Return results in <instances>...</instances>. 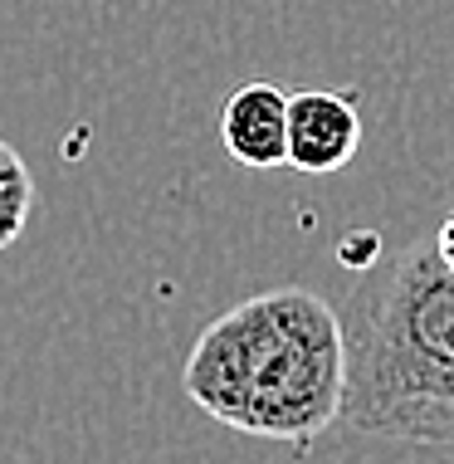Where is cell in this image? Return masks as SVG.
Here are the masks:
<instances>
[{
	"instance_id": "52a82bcc",
	"label": "cell",
	"mask_w": 454,
	"mask_h": 464,
	"mask_svg": "<svg viewBox=\"0 0 454 464\" xmlns=\"http://www.w3.org/2000/svg\"><path fill=\"white\" fill-rule=\"evenodd\" d=\"M435 259H440V265H445V274H449V279H454V210H449V216L445 220H440V230H435Z\"/></svg>"
},
{
	"instance_id": "8992f818",
	"label": "cell",
	"mask_w": 454,
	"mask_h": 464,
	"mask_svg": "<svg viewBox=\"0 0 454 464\" xmlns=\"http://www.w3.org/2000/svg\"><path fill=\"white\" fill-rule=\"evenodd\" d=\"M376 255H382V235H376V230H352L347 245L337 249V259H343L352 274H367L376 265Z\"/></svg>"
},
{
	"instance_id": "7a4b0ae2",
	"label": "cell",
	"mask_w": 454,
	"mask_h": 464,
	"mask_svg": "<svg viewBox=\"0 0 454 464\" xmlns=\"http://www.w3.org/2000/svg\"><path fill=\"white\" fill-rule=\"evenodd\" d=\"M343 323L298 284L225 308L186 357L181 386L210 420L259 440H313L343 406Z\"/></svg>"
},
{
	"instance_id": "5b68a950",
	"label": "cell",
	"mask_w": 454,
	"mask_h": 464,
	"mask_svg": "<svg viewBox=\"0 0 454 464\" xmlns=\"http://www.w3.org/2000/svg\"><path fill=\"white\" fill-rule=\"evenodd\" d=\"M34 210V177L24 167V157L0 137V249L20 240V230L30 225Z\"/></svg>"
},
{
	"instance_id": "3957f363",
	"label": "cell",
	"mask_w": 454,
	"mask_h": 464,
	"mask_svg": "<svg viewBox=\"0 0 454 464\" xmlns=\"http://www.w3.org/2000/svg\"><path fill=\"white\" fill-rule=\"evenodd\" d=\"M362 147V112L352 93L303 89L288 93V167L308 177L343 171Z\"/></svg>"
},
{
	"instance_id": "277c9868",
	"label": "cell",
	"mask_w": 454,
	"mask_h": 464,
	"mask_svg": "<svg viewBox=\"0 0 454 464\" xmlns=\"http://www.w3.org/2000/svg\"><path fill=\"white\" fill-rule=\"evenodd\" d=\"M220 142L239 167H288V93L274 79H249L225 98Z\"/></svg>"
},
{
	"instance_id": "6da1fadb",
	"label": "cell",
	"mask_w": 454,
	"mask_h": 464,
	"mask_svg": "<svg viewBox=\"0 0 454 464\" xmlns=\"http://www.w3.org/2000/svg\"><path fill=\"white\" fill-rule=\"evenodd\" d=\"M343 323L337 425L396 445H454V279L430 245L357 274Z\"/></svg>"
}]
</instances>
